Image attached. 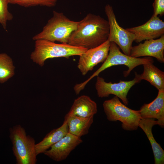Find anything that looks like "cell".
<instances>
[{"mask_svg": "<svg viewBox=\"0 0 164 164\" xmlns=\"http://www.w3.org/2000/svg\"><path fill=\"white\" fill-rule=\"evenodd\" d=\"M109 26L108 40L116 44L123 53L130 56L132 44L135 36L132 33L121 27L116 20L112 7L109 4L104 8Z\"/></svg>", "mask_w": 164, "mask_h": 164, "instance_id": "obj_7", "label": "cell"}, {"mask_svg": "<svg viewBox=\"0 0 164 164\" xmlns=\"http://www.w3.org/2000/svg\"><path fill=\"white\" fill-rule=\"evenodd\" d=\"M79 21L70 20L62 12L53 11V16L47 21L42 31L34 36V40L44 39L68 43L72 33L77 28Z\"/></svg>", "mask_w": 164, "mask_h": 164, "instance_id": "obj_3", "label": "cell"}, {"mask_svg": "<svg viewBox=\"0 0 164 164\" xmlns=\"http://www.w3.org/2000/svg\"><path fill=\"white\" fill-rule=\"evenodd\" d=\"M103 106L109 121H121L122 128L125 130L133 131L138 129L139 121L142 118L139 110L128 108L115 96L111 99L105 101Z\"/></svg>", "mask_w": 164, "mask_h": 164, "instance_id": "obj_6", "label": "cell"}, {"mask_svg": "<svg viewBox=\"0 0 164 164\" xmlns=\"http://www.w3.org/2000/svg\"><path fill=\"white\" fill-rule=\"evenodd\" d=\"M57 0H9V4L17 5L25 7L37 6L48 7L54 6Z\"/></svg>", "mask_w": 164, "mask_h": 164, "instance_id": "obj_20", "label": "cell"}, {"mask_svg": "<svg viewBox=\"0 0 164 164\" xmlns=\"http://www.w3.org/2000/svg\"><path fill=\"white\" fill-rule=\"evenodd\" d=\"M135 74V77L132 80H120L118 83H114L111 82H107L103 78L97 76L95 88L97 95L99 97L103 98L113 94L120 98L124 104L127 105L128 102L127 95L129 91L133 86L141 81L138 74L136 72Z\"/></svg>", "mask_w": 164, "mask_h": 164, "instance_id": "obj_8", "label": "cell"}, {"mask_svg": "<svg viewBox=\"0 0 164 164\" xmlns=\"http://www.w3.org/2000/svg\"><path fill=\"white\" fill-rule=\"evenodd\" d=\"M87 50L68 43H57L46 39H39L35 40V49L30 58L33 62L42 66L48 59L68 58L72 56H80Z\"/></svg>", "mask_w": 164, "mask_h": 164, "instance_id": "obj_4", "label": "cell"}, {"mask_svg": "<svg viewBox=\"0 0 164 164\" xmlns=\"http://www.w3.org/2000/svg\"><path fill=\"white\" fill-rule=\"evenodd\" d=\"M126 29L135 35L134 41L140 43L144 40L155 39L164 35V22L158 16L153 15L143 24Z\"/></svg>", "mask_w": 164, "mask_h": 164, "instance_id": "obj_10", "label": "cell"}, {"mask_svg": "<svg viewBox=\"0 0 164 164\" xmlns=\"http://www.w3.org/2000/svg\"><path fill=\"white\" fill-rule=\"evenodd\" d=\"M94 116L84 118L66 114L64 121L68 126V133L80 137L87 134L93 122Z\"/></svg>", "mask_w": 164, "mask_h": 164, "instance_id": "obj_16", "label": "cell"}, {"mask_svg": "<svg viewBox=\"0 0 164 164\" xmlns=\"http://www.w3.org/2000/svg\"><path fill=\"white\" fill-rule=\"evenodd\" d=\"M9 137L12 150L17 164H36L37 156L34 139L27 134L24 128L20 125L9 129Z\"/></svg>", "mask_w": 164, "mask_h": 164, "instance_id": "obj_5", "label": "cell"}, {"mask_svg": "<svg viewBox=\"0 0 164 164\" xmlns=\"http://www.w3.org/2000/svg\"><path fill=\"white\" fill-rule=\"evenodd\" d=\"M142 118L156 119L158 125L164 126V90H158L156 98L149 104H144L139 110Z\"/></svg>", "mask_w": 164, "mask_h": 164, "instance_id": "obj_13", "label": "cell"}, {"mask_svg": "<svg viewBox=\"0 0 164 164\" xmlns=\"http://www.w3.org/2000/svg\"><path fill=\"white\" fill-rule=\"evenodd\" d=\"M110 45V42L108 40L97 47L87 50L79 56L77 67L82 75H85L98 64L104 61Z\"/></svg>", "mask_w": 164, "mask_h": 164, "instance_id": "obj_9", "label": "cell"}, {"mask_svg": "<svg viewBox=\"0 0 164 164\" xmlns=\"http://www.w3.org/2000/svg\"><path fill=\"white\" fill-rule=\"evenodd\" d=\"M153 60L149 57L143 58H135L122 53L120 48L114 43L110 42L108 56L100 67L84 81L77 84L75 86L76 90L80 92L84 90L87 84L94 77L99 76V74L105 69L111 67L124 65L128 69L124 72V75L126 77L135 67L140 65L150 63H153Z\"/></svg>", "mask_w": 164, "mask_h": 164, "instance_id": "obj_2", "label": "cell"}, {"mask_svg": "<svg viewBox=\"0 0 164 164\" xmlns=\"http://www.w3.org/2000/svg\"><path fill=\"white\" fill-rule=\"evenodd\" d=\"M109 26L108 20L99 15L89 13L79 21L68 43L89 49L97 47L108 40Z\"/></svg>", "mask_w": 164, "mask_h": 164, "instance_id": "obj_1", "label": "cell"}, {"mask_svg": "<svg viewBox=\"0 0 164 164\" xmlns=\"http://www.w3.org/2000/svg\"><path fill=\"white\" fill-rule=\"evenodd\" d=\"M97 111L96 103L89 96L82 95L74 100L67 114L86 118L94 116Z\"/></svg>", "mask_w": 164, "mask_h": 164, "instance_id": "obj_14", "label": "cell"}, {"mask_svg": "<svg viewBox=\"0 0 164 164\" xmlns=\"http://www.w3.org/2000/svg\"><path fill=\"white\" fill-rule=\"evenodd\" d=\"M68 133V126L66 122L64 121L60 126L51 130L42 141L36 143L35 148L37 155L43 153Z\"/></svg>", "mask_w": 164, "mask_h": 164, "instance_id": "obj_17", "label": "cell"}, {"mask_svg": "<svg viewBox=\"0 0 164 164\" xmlns=\"http://www.w3.org/2000/svg\"><path fill=\"white\" fill-rule=\"evenodd\" d=\"M150 62L143 64V71L138 74L140 80H145L158 90H164V73Z\"/></svg>", "mask_w": 164, "mask_h": 164, "instance_id": "obj_18", "label": "cell"}, {"mask_svg": "<svg viewBox=\"0 0 164 164\" xmlns=\"http://www.w3.org/2000/svg\"><path fill=\"white\" fill-rule=\"evenodd\" d=\"M153 15L162 16L164 14V0H155L153 3Z\"/></svg>", "mask_w": 164, "mask_h": 164, "instance_id": "obj_22", "label": "cell"}, {"mask_svg": "<svg viewBox=\"0 0 164 164\" xmlns=\"http://www.w3.org/2000/svg\"><path fill=\"white\" fill-rule=\"evenodd\" d=\"M164 35L157 39L145 40L143 43L132 46L130 56L138 58L143 56L154 57L161 63L164 62Z\"/></svg>", "mask_w": 164, "mask_h": 164, "instance_id": "obj_12", "label": "cell"}, {"mask_svg": "<svg viewBox=\"0 0 164 164\" xmlns=\"http://www.w3.org/2000/svg\"><path fill=\"white\" fill-rule=\"evenodd\" d=\"M82 142L80 137L68 133L43 154L54 161H61Z\"/></svg>", "mask_w": 164, "mask_h": 164, "instance_id": "obj_11", "label": "cell"}, {"mask_svg": "<svg viewBox=\"0 0 164 164\" xmlns=\"http://www.w3.org/2000/svg\"><path fill=\"white\" fill-rule=\"evenodd\" d=\"M14 68L11 58L6 53H0V83L5 82L13 76Z\"/></svg>", "mask_w": 164, "mask_h": 164, "instance_id": "obj_19", "label": "cell"}, {"mask_svg": "<svg viewBox=\"0 0 164 164\" xmlns=\"http://www.w3.org/2000/svg\"><path fill=\"white\" fill-rule=\"evenodd\" d=\"M157 120L153 118H141L138 123V127L145 133L149 140L153 151L155 164H164V151L156 141L152 132L153 126L158 125Z\"/></svg>", "mask_w": 164, "mask_h": 164, "instance_id": "obj_15", "label": "cell"}, {"mask_svg": "<svg viewBox=\"0 0 164 164\" xmlns=\"http://www.w3.org/2000/svg\"><path fill=\"white\" fill-rule=\"evenodd\" d=\"M9 0H0V25L6 29L7 22L12 20L13 16L8 9Z\"/></svg>", "mask_w": 164, "mask_h": 164, "instance_id": "obj_21", "label": "cell"}]
</instances>
